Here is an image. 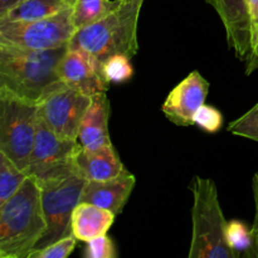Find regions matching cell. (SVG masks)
I'll return each instance as SVG.
<instances>
[{"instance_id":"obj_1","label":"cell","mask_w":258,"mask_h":258,"mask_svg":"<svg viewBox=\"0 0 258 258\" xmlns=\"http://www.w3.org/2000/svg\"><path fill=\"white\" fill-rule=\"evenodd\" d=\"M47 231L42 194L34 175L0 204V258H28Z\"/></svg>"},{"instance_id":"obj_2","label":"cell","mask_w":258,"mask_h":258,"mask_svg":"<svg viewBox=\"0 0 258 258\" xmlns=\"http://www.w3.org/2000/svg\"><path fill=\"white\" fill-rule=\"evenodd\" d=\"M67 47L35 50L0 43V88L38 102L48 86L59 80L58 66Z\"/></svg>"},{"instance_id":"obj_3","label":"cell","mask_w":258,"mask_h":258,"mask_svg":"<svg viewBox=\"0 0 258 258\" xmlns=\"http://www.w3.org/2000/svg\"><path fill=\"white\" fill-rule=\"evenodd\" d=\"M143 4L121 3L98 22L76 30L70 49H82L101 62L116 54L133 58L138 53V23Z\"/></svg>"},{"instance_id":"obj_4","label":"cell","mask_w":258,"mask_h":258,"mask_svg":"<svg viewBox=\"0 0 258 258\" xmlns=\"http://www.w3.org/2000/svg\"><path fill=\"white\" fill-rule=\"evenodd\" d=\"M35 179L42 194L47 231L32 252L43 249L53 242L72 234L71 218L75 208L81 203L87 181L78 173L75 163L35 175Z\"/></svg>"},{"instance_id":"obj_5","label":"cell","mask_w":258,"mask_h":258,"mask_svg":"<svg viewBox=\"0 0 258 258\" xmlns=\"http://www.w3.org/2000/svg\"><path fill=\"white\" fill-rule=\"evenodd\" d=\"M191 242L189 258H236L227 242V223L212 179L196 176L190 184Z\"/></svg>"},{"instance_id":"obj_6","label":"cell","mask_w":258,"mask_h":258,"mask_svg":"<svg viewBox=\"0 0 258 258\" xmlns=\"http://www.w3.org/2000/svg\"><path fill=\"white\" fill-rule=\"evenodd\" d=\"M38 123V103L0 88V153L22 170L29 164Z\"/></svg>"},{"instance_id":"obj_7","label":"cell","mask_w":258,"mask_h":258,"mask_svg":"<svg viewBox=\"0 0 258 258\" xmlns=\"http://www.w3.org/2000/svg\"><path fill=\"white\" fill-rule=\"evenodd\" d=\"M76 29L72 23V5L52 17L32 22L0 20V43L47 50L70 45Z\"/></svg>"},{"instance_id":"obj_8","label":"cell","mask_w":258,"mask_h":258,"mask_svg":"<svg viewBox=\"0 0 258 258\" xmlns=\"http://www.w3.org/2000/svg\"><path fill=\"white\" fill-rule=\"evenodd\" d=\"M37 103L38 116L55 135L77 140L81 123L91 103L90 96L58 80L48 86Z\"/></svg>"},{"instance_id":"obj_9","label":"cell","mask_w":258,"mask_h":258,"mask_svg":"<svg viewBox=\"0 0 258 258\" xmlns=\"http://www.w3.org/2000/svg\"><path fill=\"white\" fill-rule=\"evenodd\" d=\"M58 76L63 82L90 97L107 92L110 87L103 71V62L82 49L68 48L58 66Z\"/></svg>"},{"instance_id":"obj_10","label":"cell","mask_w":258,"mask_h":258,"mask_svg":"<svg viewBox=\"0 0 258 258\" xmlns=\"http://www.w3.org/2000/svg\"><path fill=\"white\" fill-rule=\"evenodd\" d=\"M80 148L77 140H68L55 135L38 116L34 145L25 169L27 175H39L52 169L73 163V156Z\"/></svg>"},{"instance_id":"obj_11","label":"cell","mask_w":258,"mask_h":258,"mask_svg":"<svg viewBox=\"0 0 258 258\" xmlns=\"http://www.w3.org/2000/svg\"><path fill=\"white\" fill-rule=\"evenodd\" d=\"M208 91V81L198 71H193L169 92L161 111L175 125H194V116L206 102Z\"/></svg>"},{"instance_id":"obj_12","label":"cell","mask_w":258,"mask_h":258,"mask_svg":"<svg viewBox=\"0 0 258 258\" xmlns=\"http://www.w3.org/2000/svg\"><path fill=\"white\" fill-rule=\"evenodd\" d=\"M216 9L226 29L227 42L234 55L247 62L252 50L251 19L246 0H206Z\"/></svg>"},{"instance_id":"obj_13","label":"cell","mask_w":258,"mask_h":258,"mask_svg":"<svg viewBox=\"0 0 258 258\" xmlns=\"http://www.w3.org/2000/svg\"><path fill=\"white\" fill-rule=\"evenodd\" d=\"M73 163L86 180H110L130 173L118 159L112 144L93 150L83 148L80 144L73 156Z\"/></svg>"},{"instance_id":"obj_14","label":"cell","mask_w":258,"mask_h":258,"mask_svg":"<svg viewBox=\"0 0 258 258\" xmlns=\"http://www.w3.org/2000/svg\"><path fill=\"white\" fill-rule=\"evenodd\" d=\"M135 184L136 178L131 173L110 180H87L83 188L81 202L108 209L117 216L127 203Z\"/></svg>"},{"instance_id":"obj_15","label":"cell","mask_w":258,"mask_h":258,"mask_svg":"<svg viewBox=\"0 0 258 258\" xmlns=\"http://www.w3.org/2000/svg\"><path fill=\"white\" fill-rule=\"evenodd\" d=\"M111 105L106 92L91 97V103L85 113L77 141L86 149H98L111 143L108 133Z\"/></svg>"},{"instance_id":"obj_16","label":"cell","mask_w":258,"mask_h":258,"mask_svg":"<svg viewBox=\"0 0 258 258\" xmlns=\"http://www.w3.org/2000/svg\"><path fill=\"white\" fill-rule=\"evenodd\" d=\"M116 214L95 204L81 202L71 218L72 234L81 242H88L107 234L115 222Z\"/></svg>"},{"instance_id":"obj_17","label":"cell","mask_w":258,"mask_h":258,"mask_svg":"<svg viewBox=\"0 0 258 258\" xmlns=\"http://www.w3.org/2000/svg\"><path fill=\"white\" fill-rule=\"evenodd\" d=\"M72 4L73 3L70 0H23L18 7L0 18V20L32 22L52 17Z\"/></svg>"},{"instance_id":"obj_18","label":"cell","mask_w":258,"mask_h":258,"mask_svg":"<svg viewBox=\"0 0 258 258\" xmlns=\"http://www.w3.org/2000/svg\"><path fill=\"white\" fill-rule=\"evenodd\" d=\"M120 0H75L72 23L76 30L98 22L120 7Z\"/></svg>"},{"instance_id":"obj_19","label":"cell","mask_w":258,"mask_h":258,"mask_svg":"<svg viewBox=\"0 0 258 258\" xmlns=\"http://www.w3.org/2000/svg\"><path fill=\"white\" fill-rule=\"evenodd\" d=\"M28 175L5 154L0 153V204L12 198Z\"/></svg>"},{"instance_id":"obj_20","label":"cell","mask_w":258,"mask_h":258,"mask_svg":"<svg viewBox=\"0 0 258 258\" xmlns=\"http://www.w3.org/2000/svg\"><path fill=\"white\" fill-rule=\"evenodd\" d=\"M227 242L236 258H253V239L251 228L238 219L227 223Z\"/></svg>"},{"instance_id":"obj_21","label":"cell","mask_w":258,"mask_h":258,"mask_svg":"<svg viewBox=\"0 0 258 258\" xmlns=\"http://www.w3.org/2000/svg\"><path fill=\"white\" fill-rule=\"evenodd\" d=\"M105 76L110 83H122L134 76L131 58L125 54H116L103 62Z\"/></svg>"},{"instance_id":"obj_22","label":"cell","mask_w":258,"mask_h":258,"mask_svg":"<svg viewBox=\"0 0 258 258\" xmlns=\"http://www.w3.org/2000/svg\"><path fill=\"white\" fill-rule=\"evenodd\" d=\"M227 130L233 135L242 136L258 143V102L244 115L229 123Z\"/></svg>"},{"instance_id":"obj_23","label":"cell","mask_w":258,"mask_h":258,"mask_svg":"<svg viewBox=\"0 0 258 258\" xmlns=\"http://www.w3.org/2000/svg\"><path fill=\"white\" fill-rule=\"evenodd\" d=\"M77 241L78 239L73 234H70V236L53 242L43 249L32 252L28 258H66L75 251Z\"/></svg>"},{"instance_id":"obj_24","label":"cell","mask_w":258,"mask_h":258,"mask_svg":"<svg viewBox=\"0 0 258 258\" xmlns=\"http://www.w3.org/2000/svg\"><path fill=\"white\" fill-rule=\"evenodd\" d=\"M194 125L207 133H217L223 126V116L216 107L204 103L194 116Z\"/></svg>"},{"instance_id":"obj_25","label":"cell","mask_w":258,"mask_h":258,"mask_svg":"<svg viewBox=\"0 0 258 258\" xmlns=\"http://www.w3.org/2000/svg\"><path fill=\"white\" fill-rule=\"evenodd\" d=\"M83 256L86 258H116L117 249L107 234L86 242Z\"/></svg>"},{"instance_id":"obj_26","label":"cell","mask_w":258,"mask_h":258,"mask_svg":"<svg viewBox=\"0 0 258 258\" xmlns=\"http://www.w3.org/2000/svg\"><path fill=\"white\" fill-rule=\"evenodd\" d=\"M252 191L254 201V219L251 227V233L253 239V258H258V171L252 179Z\"/></svg>"},{"instance_id":"obj_27","label":"cell","mask_w":258,"mask_h":258,"mask_svg":"<svg viewBox=\"0 0 258 258\" xmlns=\"http://www.w3.org/2000/svg\"><path fill=\"white\" fill-rule=\"evenodd\" d=\"M248 9L249 19H251L252 30V47L258 39V0H246Z\"/></svg>"},{"instance_id":"obj_28","label":"cell","mask_w":258,"mask_h":258,"mask_svg":"<svg viewBox=\"0 0 258 258\" xmlns=\"http://www.w3.org/2000/svg\"><path fill=\"white\" fill-rule=\"evenodd\" d=\"M246 64H247V68H246L247 75H251L252 72H254V71L258 70V39L253 44V47H252L251 54H249Z\"/></svg>"},{"instance_id":"obj_29","label":"cell","mask_w":258,"mask_h":258,"mask_svg":"<svg viewBox=\"0 0 258 258\" xmlns=\"http://www.w3.org/2000/svg\"><path fill=\"white\" fill-rule=\"evenodd\" d=\"M23 0H0V18L7 15L8 13L22 3Z\"/></svg>"},{"instance_id":"obj_30","label":"cell","mask_w":258,"mask_h":258,"mask_svg":"<svg viewBox=\"0 0 258 258\" xmlns=\"http://www.w3.org/2000/svg\"><path fill=\"white\" fill-rule=\"evenodd\" d=\"M121 3H138V4H144V0H120Z\"/></svg>"},{"instance_id":"obj_31","label":"cell","mask_w":258,"mask_h":258,"mask_svg":"<svg viewBox=\"0 0 258 258\" xmlns=\"http://www.w3.org/2000/svg\"><path fill=\"white\" fill-rule=\"evenodd\" d=\"M70 2H72V3H73V2H75V0H70Z\"/></svg>"}]
</instances>
